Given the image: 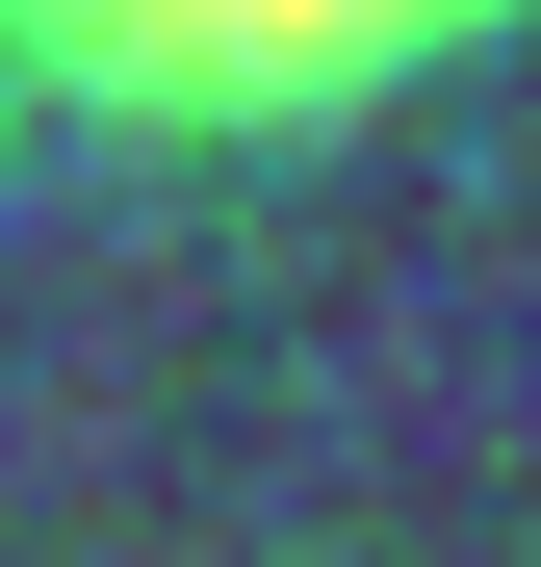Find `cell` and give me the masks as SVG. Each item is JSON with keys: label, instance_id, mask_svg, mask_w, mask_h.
I'll use <instances>...</instances> for the list:
<instances>
[{"label": "cell", "instance_id": "6da1fadb", "mask_svg": "<svg viewBox=\"0 0 541 567\" xmlns=\"http://www.w3.org/2000/svg\"><path fill=\"white\" fill-rule=\"evenodd\" d=\"M465 27H516V0H0V104H52V130H335L387 78H438Z\"/></svg>", "mask_w": 541, "mask_h": 567}]
</instances>
